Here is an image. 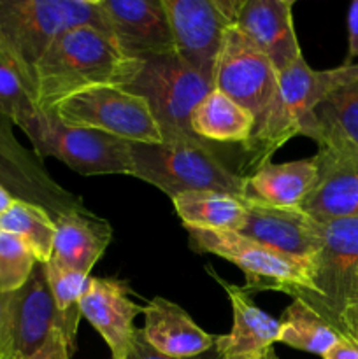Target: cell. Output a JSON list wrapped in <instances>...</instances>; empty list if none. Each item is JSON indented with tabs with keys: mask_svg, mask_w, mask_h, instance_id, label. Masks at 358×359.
<instances>
[{
	"mask_svg": "<svg viewBox=\"0 0 358 359\" xmlns=\"http://www.w3.org/2000/svg\"><path fill=\"white\" fill-rule=\"evenodd\" d=\"M142 69V60L121 51L114 39L95 27H74L56 37L35 69L34 100L44 112L60 102L102 86L126 88Z\"/></svg>",
	"mask_w": 358,
	"mask_h": 359,
	"instance_id": "cell-1",
	"label": "cell"
},
{
	"mask_svg": "<svg viewBox=\"0 0 358 359\" xmlns=\"http://www.w3.org/2000/svg\"><path fill=\"white\" fill-rule=\"evenodd\" d=\"M358 79V62L330 70L311 69L304 56L279 72L277 93L242 149V175L258 170L293 137L302 135L312 112L343 84Z\"/></svg>",
	"mask_w": 358,
	"mask_h": 359,
	"instance_id": "cell-2",
	"label": "cell"
},
{
	"mask_svg": "<svg viewBox=\"0 0 358 359\" xmlns=\"http://www.w3.org/2000/svg\"><path fill=\"white\" fill-rule=\"evenodd\" d=\"M84 25L111 35L98 0H0V53L32 91L35 69L56 37Z\"/></svg>",
	"mask_w": 358,
	"mask_h": 359,
	"instance_id": "cell-3",
	"label": "cell"
},
{
	"mask_svg": "<svg viewBox=\"0 0 358 359\" xmlns=\"http://www.w3.org/2000/svg\"><path fill=\"white\" fill-rule=\"evenodd\" d=\"M132 175L167 196L221 191L241 198L244 175L232 167L218 144H130Z\"/></svg>",
	"mask_w": 358,
	"mask_h": 359,
	"instance_id": "cell-4",
	"label": "cell"
},
{
	"mask_svg": "<svg viewBox=\"0 0 358 359\" xmlns=\"http://www.w3.org/2000/svg\"><path fill=\"white\" fill-rule=\"evenodd\" d=\"M304 302L340 337H358V217L321 223Z\"/></svg>",
	"mask_w": 358,
	"mask_h": 359,
	"instance_id": "cell-5",
	"label": "cell"
},
{
	"mask_svg": "<svg viewBox=\"0 0 358 359\" xmlns=\"http://www.w3.org/2000/svg\"><path fill=\"white\" fill-rule=\"evenodd\" d=\"M213 88V79L178 55H164L142 60V69L125 90L147 102L164 142L200 144L206 140L193 133L192 114Z\"/></svg>",
	"mask_w": 358,
	"mask_h": 359,
	"instance_id": "cell-6",
	"label": "cell"
},
{
	"mask_svg": "<svg viewBox=\"0 0 358 359\" xmlns=\"http://www.w3.org/2000/svg\"><path fill=\"white\" fill-rule=\"evenodd\" d=\"M190 248L209 252L234 263L246 277L244 291H279L291 300H302L311 293V263L288 258L235 231L186 228Z\"/></svg>",
	"mask_w": 358,
	"mask_h": 359,
	"instance_id": "cell-7",
	"label": "cell"
},
{
	"mask_svg": "<svg viewBox=\"0 0 358 359\" xmlns=\"http://www.w3.org/2000/svg\"><path fill=\"white\" fill-rule=\"evenodd\" d=\"M21 130L41 160L53 156L81 175H132L130 142L118 137L67 125L55 112L44 111Z\"/></svg>",
	"mask_w": 358,
	"mask_h": 359,
	"instance_id": "cell-8",
	"label": "cell"
},
{
	"mask_svg": "<svg viewBox=\"0 0 358 359\" xmlns=\"http://www.w3.org/2000/svg\"><path fill=\"white\" fill-rule=\"evenodd\" d=\"M63 123L98 130L130 144L164 142L147 102L125 88L102 86L83 91L55 107Z\"/></svg>",
	"mask_w": 358,
	"mask_h": 359,
	"instance_id": "cell-9",
	"label": "cell"
},
{
	"mask_svg": "<svg viewBox=\"0 0 358 359\" xmlns=\"http://www.w3.org/2000/svg\"><path fill=\"white\" fill-rule=\"evenodd\" d=\"M56 333L63 337L62 316L53 300L44 263H37L20 290L4 294L0 312L2 356L35 358Z\"/></svg>",
	"mask_w": 358,
	"mask_h": 359,
	"instance_id": "cell-10",
	"label": "cell"
},
{
	"mask_svg": "<svg viewBox=\"0 0 358 359\" xmlns=\"http://www.w3.org/2000/svg\"><path fill=\"white\" fill-rule=\"evenodd\" d=\"M242 0H164L175 55L213 79L227 30L235 25Z\"/></svg>",
	"mask_w": 358,
	"mask_h": 359,
	"instance_id": "cell-11",
	"label": "cell"
},
{
	"mask_svg": "<svg viewBox=\"0 0 358 359\" xmlns=\"http://www.w3.org/2000/svg\"><path fill=\"white\" fill-rule=\"evenodd\" d=\"M213 84L214 90H220L244 107L256 125L276 98L279 74L270 60L234 25L223 37Z\"/></svg>",
	"mask_w": 358,
	"mask_h": 359,
	"instance_id": "cell-12",
	"label": "cell"
},
{
	"mask_svg": "<svg viewBox=\"0 0 358 359\" xmlns=\"http://www.w3.org/2000/svg\"><path fill=\"white\" fill-rule=\"evenodd\" d=\"M0 186L14 200L44 209L53 221L69 212H88L83 198L53 179L34 151L27 149L13 132V123L0 116Z\"/></svg>",
	"mask_w": 358,
	"mask_h": 359,
	"instance_id": "cell-13",
	"label": "cell"
},
{
	"mask_svg": "<svg viewBox=\"0 0 358 359\" xmlns=\"http://www.w3.org/2000/svg\"><path fill=\"white\" fill-rule=\"evenodd\" d=\"M111 37L137 60L175 55L164 0H98Z\"/></svg>",
	"mask_w": 358,
	"mask_h": 359,
	"instance_id": "cell-14",
	"label": "cell"
},
{
	"mask_svg": "<svg viewBox=\"0 0 358 359\" xmlns=\"http://www.w3.org/2000/svg\"><path fill=\"white\" fill-rule=\"evenodd\" d=\"M235 233L304 263H311L321 245V223L300 209L246 203L244 224Z\"/></svg>",
	"mask_w": 358,
	"mask_h": 359,
	"instance_id": "cell-15",
	"label": "cell"
},
{
	"mask_svg": "<svg viewBox=\"0 0 358 359\" xmlns=\"http://www.w3.org/2000/svg\"><path fill=\"white\" fill-rule=\"evenodd\" d=\"M128 284L118 279L90 277L81 298V316L100 333L111 351L112 359H125L137 328L133 321L144 307L130 298Z\"/></svg>",
	"mask_w": 358,
	"mask_h": 359,
	"instance_id": "cell-16",
	"label": "cell"
},
{
	"mask_svg": "<svg viewBox=\"0 0 358 359\" xmlns=\"http://www.w3.org/2000/svg\"><path fill=\"white\" fill-rule=\"evenodd\" d=\"M319 177L298 207L318 223L358 217V154L318 147Z\"/></svg>",
	"mask_w": 358,
	"mask_h": 359,
	"instance_id": "cell-17",
	"label": "cell"
},
{
	"mask_svg": "<svg viewBox=\"0 0 358 359\" xmlns=\"http://www.w3.org/2000/svg\"><path fill=\"white\" fill-rule=\"evenodd\" d=\"M235 27L270 60L277 74L302 55L293 23V0H242Z\"/></svg>",
	"mask_w": 358,
	"mask_h": 359,
	"instance_id": "cell-18",
	"label": "cell"
},
{
	"mask_svg": "<svg viewBox=\"0 0 358 359\" xmlns=\"http://www.w3.org/2000/svg\"><path fill=\"white\" fill-rule=\"evenodd\" d=\"M232 305L234 325L232 332L214 340V349L220 359H265L272 346L279 342L281 319H274L253 302V294L244 287L228 284L209 269Z\"/></svg>",
	"mask_w": 358,
	"mask_h": 359,
	"instance_id": "cell-19",
	"label": "cell"
},
{
	"mask_svg": "<svg viewBox=\"0 0 358 359\" xmlns=\"http://www.w3.org/2000/svg\"><path fill=\"white\" fill-rule=\"evenodd\" d=\"M319 177L318 158L272 163L267 161L258 170L246 175L241 200L251 205L298 209L312 191Z\"/></svg>",
	"mask_w": 358,
	"mask_h": 359,
	"instance_id": "cell-20",
	"label": "cell"
},
{
	"mask_svg": "<svg viewBox=\"0 0 358 359\" xmlns=\"http://www.w3.org/2000/svg\"><path fill=\"white\" fill-rule=\"evenodd\" d=\"M146 342L160 354L174 359H195L214 347L216 337L204 332L183 307L157 297L144 307Z\"/></svg>",
	"mask_w": 358,
	"mask_h": 359,
	"instance_id": "cell-21",
	"label": "cell"
},
{
	"mask_svg": "<svg viewBox=\"0 0 358 359\" xmlns=\"http://www.w3.org/2000/svg\"><path fill=\"white\" fill-rule=\"evenodd\" d=\"M112 241L109 221L93 212H69L55 219V244L51 259L67 269L90 276Z\"/></svg>",
	"mask_w": 358,
	"mask_h": 359,
	"instance_id": "cell-22",
	"label": "cell"
},
{
	"mask_svg": "<svg viewBox=\"0 0 358 359\" xmlns=\"http://www.w3.org/2000/svg\"><path fill=\"white\" fill-rule=\"evenodd\" d=\"M302 135L314 140L318 147L358 154V79L323 98Z\"/></svg>",
	"mask_w": 358,
	"mask_h": 359,
	"instance_id": "cell-23",
	"label": "cell"
},
{
	"mask_svg": "<svg viewBox=\"0 0 358 359\" xmlns=\"http://www.w3.org/2000/svg\"><path fill=\"white\" fill-rule=\"evenodd\" d=\"M192 130L206 142L244 147L255 130V118L237 102L213 88L193 111Z\"/></svg>",
	"mask_w": 358,
	"mask_h": 359,
	"instance_id": "cell-24",
	"label": "cell"
},
{
	"mask_svg": "<svg viewBox=\"0 0 358 359\" xmlns=\"http://www.w3.org/2000/svg\"><path fill=\"white\" fill-rule=\"evenodd\" d=\"M185 228L239 231L246 219V203L221 191H188L172 198Z\"/></svg>",
	"mask_w": 358,
	"mask_h": 359,
	"instance_id": "cell-25",
	"label": "cell"
},
{
	"mask_svg": "<svg viewBox=\"0 0 358 359\" xmlns=\"http://www.w3.org/2000/svg\"><path fill=\"white\" fill-rule=\"evenodd\" d=\"M339 333L326 325L304 302L291 300L283 312L279 342L284 346L323 358L339 342Z\"/></svg>",
	"mask_w": 358,
	"mask_h": 359,
	"instance_id": "cell-26",
	"label": "cell"
},
{
	"mask_svg": "<svg viewBox=\"0 0 358 359\" xmlns=\"http://www.w3.org/2000/svg\"><path fill=\"white\" fill-rule=\"evenodd\" d=\"M0 231L20 237L39 263H48L55 244V221L41 207L14 200L13 205L0 216Z\"/></svg>",
	"mask_w": 358,
	"mask_h": 359,
	"instance_id": "cell-27",
	"label": "cell"
},
{
	"mask_svg": "<svg viewBox=\"0 0 358 359\" xmlns=\"http://www.w3.org/2000/svg\"><path fill=\"white\" fill-rule=\"evenodd\" d=\"M46 277H48L49 290H51L53 300L63 321V340H65L69 353H76V337L81 321L79 304L84 291L88 287L90 276L81 273L77 270L67 269L60 265L55 259L44 263Z\"/></svg>",
	"mask_w": 358,
	"mask_h": 359,
	"instance_id": "cell-28",
	"label": "cell"
},
{
	"mask_svg": "<svg viewBox=\"0 0 358 359\" xmlns=\"http://www.w3.org/2000/svg\"><path fill=\"white\" fill-rule=\"evenodd\" d=\"M41 109L16 67L0 53V116L23 128Z\"/></svg>",
	"mask_w": 358,
	"mask_h": 359,
	"instance_id": "cell-29",
	"label": "cell"
},
{
	"mask_svg": "<svg viewBox=\"0 0 358 359\" xmlns=\"http://www.w3.org/2000/svg\"><path fill=\"white\" fill-rule=\"evenodd\" d=\"M37 263L32 249L20 237L0 231V293L20 290Z\"/></svg>",
	"mask_w": 358,
	"mask_h": 359,
	"instance_id": "cell-30",
	"label": "cell"
},
{
	"mask_svg": "<svg viewBox=\"0 0 358 359\" xmlns=\"http://www.w3.org/2000/svg\"><path fill=\"white\" fill-rule=\"evenodd\" d=\"M358 58V0L350 6L347 13V56L344 65H353Z\"/></svg>",
	"mask_w": 358,
	"mask_h": 359,
	"instance_id": "cell-31",
	"label": "cell"
},
{
	"mask_svg": "<svg viewBox=\"0 0 358 359\" xmlns=\"http://www.w3.org/2000/svg\"><path fill=\"white\" fill-rule=\"evenodd\" d=\"M125 359H174V358L164 356V354H160L158 351H154L153 347L146 342L140 328H137L135 335H133V340H132V346H130V351Z\"/></svg>",
	"mask_w": 358,
	"mask_h": 359,
	"instance_id": "cell-32",
	"label": "cell"
},
{
	"mask_svg": "<svg viewBox=\"0 0 358 359\" xmlns=\"http://www.w3.org/2000/svg\"><path fill=\"white\" fill-rule=\"evenodd\" d=\"M323 359H358V337H340Z\"/></svg>",
	"mask_w": 358,
	"mask_h": 359,
	"instance_id": "cell-33",
	"label": "cell"
},
{
	"mask_svg": "<svg viewBox=\"0 0 358 359\" xmlns=\"http://www.w3.org/2000/svg\"><path fill=\"white\" fill-rule=\"evenodd\" d=\"M72 354L69 353L65 340H63L62 333H56L51 340L44 346V349L32 359H70Z\"/></svg>",
	"mask_w": 358,
	"mask_h": 359,
	"instance_id": "cell-34",
	"label": "cell"
},
{
	"mask_svg": "<svg viewBox=\"0 0 358 359\" xmlns=\"http://www.w3.org/2000/svg\"><path fill=\"white\" fill-rule=\"evenodd\" d=\"M13 202H14L13 195H11L6 188H2V186H0V216H2V214L6 212L11 205H13Z\"/></svg>",
	"mask_w": 358,
	"mask_h": 359,
	"instance_id": "cell-35",
	"label": "cell"
},
{
	"mask_svg": "<svg viewBox=\"0 0 358 359\" xmlns=\"http://www.w3.org/2000/svg\"><path fill=\"white\" fill-rule=\"evenodd\" d=\"M2 304H4V294L0 293V312H2ZM0 359H4V356H2V347H0Z\"/></svg>",
	"mask_w": 358,
	"mask_h": 359,
	"instance_id": "cell-36",
	"label": "cell"
},
{
	"mask_svg": "<svg viewBox=\"0 0 358 359\" xmlns=\"http://www.w3.org/2000/svg\"><path fill=\"white\" fill-rule=\"evenodd\" d=\"M267 359H279V358H277V354H276V351H270V353L269 354H267Z\"/></svg>",
	"mask_w": 358,
	"mask_h": 359,
	"instance_id": "cell-37",
	"label": "cell"
},
{
	"mask_svg": "<svg viewBox=\"0 0 358 359\" xmlns=\"http://www.w3.org/2000/svg\"><path fill=\"white\" fill-rule=\"evenodd\" d=\"M357 316H358V307H357Z\"/></svg>",
	"mask_w": 358,
	"mask_h": 359,
	"instance_id": "cell-38",
	"label": "cell"
},
{
	"mask_svg": "<svg viewBox=\"0 0 358 359\" xmlns=\"http://www.w3.org/2000/svg\"><path fill=\"white\" fill-rule=\"evenodd\" d=\"M216 359H220V358H216ZM265 359H267V358H265Z\"/></svg>",
	"mask_w": 358,
	"mask_h": 359,
	"instance_id": "cell-39",
	"label": "cell"
}]
</instances>
